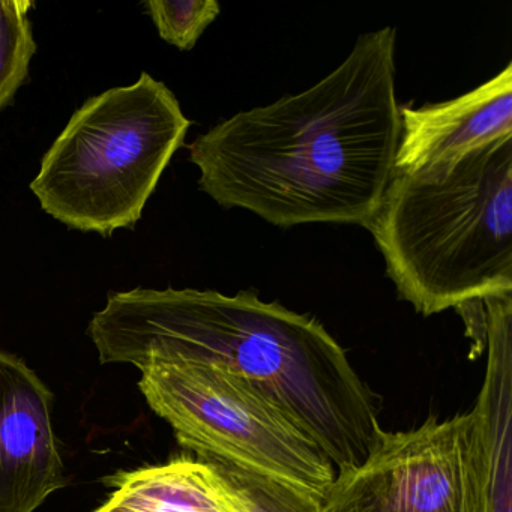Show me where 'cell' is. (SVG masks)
<instances>
[{
    "label": "cell",
    "mask_w": 512,
    "mask_h": 512,
    "mask_svg": "<svg viewBox=\"0 0 512 512\" xmlns=\"http://www.w3.org/2000/svg\"><path fill=\"white\" fill-rule=\"evenodd\" d=\"M395 28L361 35L331 74L296 95L236 113L190 145L199 187L272 226L376 217L400 142Z\"/></svg>",
    "instance_id": "cell-1"
},
{
    "label": "cell",
    "mask_w": 512,
    "mask_h": 512,
    "mask_svg": "<svg viewBox=\"0 0 512 512\" xmlns=\"http://www.w3.org/2000/svg\"><path fill=\"white\" fill-rule=\"evenodd\" d=\"M88 335L103 365L197 362L248 380L316 442L335 475L361 466L385 431L379 398L325 326L251 290L110 293Z\"/></svg>",
    "instance_id": "cell-2"
},
{
    "label": "cell",
    "mask_w": 512,
    "mask_h": 512,
    "mask_svg": "<svg viewBox=\"0 0 512 512\" xmlns=\"http://www.w3.org/2000/svg\"><path fill=\"white\" fill-rule=\"evenodd\" d=\"M367 229L398 295L422 316L512 293V137L437 182L394 172Z\"/></svg>",
    "instance_id": "cell-3"
},
{
    "label": "cell",
    "mask_w": 512,
    "mask_h": 512,
    "mask_svg": "<svg viewBox=\"0 0 512 512\" xmlns=\"http://www.w3.org/2000/svg\"><path fill=\"white\" fill-rule=\"evenodd\" d=\"M191 122L148 73L83 103L41 161L31 191L70 229L110 236L142 218Z\"/></svg>",
    "instance_id": "cell-4"
},
{
    "label": "cell",
    "mask_w": 512,
    "mask_h": 512,
    "mask_svg": "<svg viewBox=\"0 0 512 512\" xmlns=\"http://www.w3.org/2000/svg\"><path fill=\"white\" fill-rule=\"evenodd\" d=\"M140 373L148 406L200 460L260 473L320 499L334 482L322 449L248 380L197 362H157Z\"/></svg>",
    "instance_id": "cell-5"
},
{
    "label": "cell",
    "mask_w": 512,
    "mask_h": 512,
    "mask_svg": "<svg viewBox=\"0 0 512 512\" xmlns=\"http://www.w3.org/2000/svg\"><path fill=\"white\" fill-rule=\"evenodd\" d=\"M322 512H490V469L478 404L412 430L383 431L361 466L337 473Z\"/></svg>",
    "instance_id": "cell-6"
},
{
    "label": "cell",
    "mask_w": 512,
    "mask_h": 512,
    "mask_svg": "<svg viewBox=\"0 0 512 512\" xmlns=\"http://www.w3.org/2000/svg\"><path fill=\"white\" fill-rule=\"evenodd\" d=\"M65 484L52 391L0 349V512H35Z\"/></svg>",
    "instance_id": "cell-7"
},
{
    "label": "cell",
    "mask_w": 512,
    "mask_h": 512,
    "mask_svg": "<svg viewBox=\"0 0 512 512\" xmlns=\"http://www.w3.org/2000/svg\"><path fill=\"white\" fill-rule=\"evenodd\" d=\"M394 172L419 181L446 178L461 160L512 137V64L461 97L421 107L400 106Z\"/></svg>",
    "instance_id": "cell-8"
},
{
    "label": "cell",
    "mask_w": 512,
    "mask_h": 512,
    "mask_svg": "<svg viewBox=\"0 0 512 512\" xmlns=\"http://www.w3.org/2000/svg\"><path fill=\"white\" fill-rule=\"evenodd\" d=\"M104 482L110 493L94 512H241L218 467L200 458L122 470Z\"/></svg>",
    "instance_id": "cell-9"
},
{
    "label": "cell",
    "mask_w": 512,
    "mask_h": 512,
    "mask_svg": "<svg viewBox=\"0 0 512 512\" xmlns=\"http://www.w3.org/2000/svg\"><path fill=\"white\" fill-rule=\"evenodd\" d=\"M488 362L478 407L490 469V512H511L512 293L482 299Z\"/></svg>",
    "instance_id": "cell-10"
},
{
    "label": "cell",
    "mask_w": 512,
    "mask_h": 512,
    "mask_svg": "<svg viewBox=\"0 0 512 512\" xmlns=\"http://www.w3.org/2000/svg\"><path fill=\"white\" fill-rule=\"evenodd\" d=\"M31 0H0V112L28 79L37 41L29 19Z\"/></svg>",
    "instance_id": "cell-11"
},
{
    "label": "cell",
    "mask_w": 512,
    "mask_h": 512,
    "mask_svg": "<svg viewBox=\"0 0 512 512\" xmlns=\"http://www.w3.org/2000/svg\"><path fill=\"white\" fill-rule=\"evenodd\" d=\"M214 464L235 493L241 512H322V499L308 491L250 470Z\"/></svg>",
    "instance_id": "cell-12"
},
{
    "label": "cell",
    "mask_w": 512,
    "mask_h": 512,
    "mask_svg": "<svg viewBox=\"0 0 512 512\" xmlns=\"http://www.w3.org/2000/svg\"><path fill=\"white\" fill-rule=\"evenodd\" d=\"M145 8L161 40L182 52L194 49L221 11L215 0H148Z\"/></svg>",
    "instance_id": "cell-13"
}]
</instances>
